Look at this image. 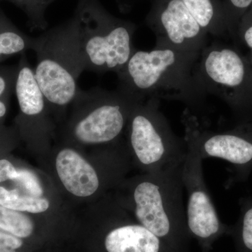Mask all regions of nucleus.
Instances as JSON below:
<instances>
[{
    "mask_svg": "<svg viewBox=\"0 0 252 252\" xmlns=\"http://www.w3.org/2000/svg\"><path fill=\"white\" fill-rule=\"evenodd\" d=\"M235 40L252 51V6L239 23Z\"/></svg>",
    "mask_w": 252,
    "mask_h": 252,
    "instance_id": "21",
    "label": "nucleus"
},
{
    "mask_svg": "<svg viewBox=\"0 0 252 252\" xmlns=\"http://www.w3.org/2000/svg\"><path fill=\"white\" fill-rule=\"evenodd\" d=\"M184 138L187 152L182 167V181L187 193V226L195 238L207 244L221 233L223 225L205 183L203 159L191 137L185 134Z\"/></svg>",
    "mask_w": 252,
    "mask_h": 252,
    "instance_id": "8",
    "label": "nucleus"
},
{
    "mask_svg": "<svg viewBox=\"0 0 252 252\" xmlns=\"http://www.w3.org/2000/svg\"><path fill=\"white\" fill-rule=\"evenodd\" d=\"M160 104L157 98L139 102L127 120L132 153L147 173L182 165L187 155L185 138L175 135Z\"/></svg>",
    "mask_w": 252,
    "mask_h": 252,
    "instance_id": "4",
    "label": "nucleus"
},
{
    "mask_svg": "<svg viewBox=\"0 0 252 252\" xmlns=\"http://www.w3.org/2000/svg\"><path fill=\"white\" fill-rule=\"evenodd\" d=\"M13 136L14 135L11 130L0 126V147H1L2 144H6L11 142L12 141Z\"/></svg>",
    "mask_w": 252,
    "mask_h": 252,
    "instance_id": "25",
    "label": "nucleus"
},
{
    "mask_svg": "<svg viewBox=\"0 0 252 252\" xmlns=\"http://www.w3.org/2000/svg\"><path fill=\"white\" fill-rule=\"evenodd\" d=\"M107 252H165L160 239L140 224L128 223L114 228L104 241Z\"/></svg>",
    "mask_w": 252,
    "mask_h": 252,
    "instance_id": "12",
    "label": "nucleus"
},
{
    "mask_svg": "<svg viewBox=\"0 0 252 252\" xmlns=\"http://www.w3.org/2000/svg\"><path fill=\"white\" fill-rule=\"evenodd\" d=\"M79 49L85 70L117 74L136 49L135 25L95 11L77 21Z\"/></svg>",
    "mask_w": 252,
    "mask_h": 252,
    "instance_id": "6",
    "label": "nucleus"
},
{
    "mask_svg": "<svg viewBox=\"0 0 252 252\" xmlns=\"http://www.w3.org/2000/svg\"><path fill=\"white\" fill-rule=\"evenodd\" d=\"M23 245L21 238L0 229V252H16Z\"/></svg>",
    "mask_w": 252,
    "mask_h": 252,
    "instance_id": "23",
    "label": "nucleus"
},
{
    "mask_svg": "<svg viewBox=\"0 0 252 252\" xmlns=\"http://www.w3.org/2000/svg\"><path fill=\"white\" fill-rule=\"evenodd\" d=\"M182 122L185 134L194 141L202 158L222 159L240 169L252 165V127L241 126L225 132L207 130L187 108L182 114Z\"/></svg>",
    "mask_w": 252,
    "mask_h": 252,
    "instance_id": "10",
    "label": "nucleus"
},
{
    "mask_svg": "<svg viewBox=\"0 0 252 252\" xmlns=\"http://www.w3.org/2000/svg\"><path fill=\"white\" fill-rule=\"evenodd\" d=\"M16 189H21L24 193L32 196L40 198L43 195V189L35 174L26 168H19L17 180L15 182Z\"/></svg>",
    "mask_w": 252,
    "mask_h": 252,
    "instance_id": "19",
    "label": "nucleus"
},
{
    "mask_svg": "<svg viewBox=\"0 0 252 252\" xmlns=\"http://www.w3.org/2000/svg\"><path fill=\"white\" fill-rule=\"evenodd\" d=\"M77 117L71 132L77 142L86 144L109 143L117 140L137 99L117 89H79L73 102Z\"/></svg>",
    "mask_w": 252,
    "mask_h": 252,
    "instance_id": "7",
    "label": "nucleus"
},
{
    "mask_svg": "<svg viewBox=\"0 0 252 252\" xmlns=\"http://www.w3.org/2000/svg\"><path fill=\"white\" fill-rule=\"evenodd\" d=\"M15 4L19 5L23 8L28 14L31 16L32 19V28H37V29H44L46 26L40 20L41 3L40 0H9Z\"/></svg>",
    "mask_w": 252,
    "mask_h": 252,
    "instance_id": "22",
    "label": "nucleus"
},
{
    "mask_svg": "<svg viewBox=\"0 0 252 252\" xmlns=\"http://www.w3.org/2000/svg\"><path fill=\"white\" fill-rule=\"evenodd\" d=\"M32 51L36 55L34 75L48 104L54 108L67 107L77 95L78 80L85 71L77 21L34 38Z\"/></svg>",
    "mask_w": 252,
    "mask_h": 252,
    "instance_id": "3",
    "label": "nucleus"
},
{
    "mask_svg": "<svg viewBox=\"0 0 252 252\" xmlns=\"http://www.w3.org/2000/svg\"><path fill=\"white\" fill-rule=\"evenodd\" d=\"M56 165L63 185L74 195L90 196L99 188L98 176L94 167L73 149L61 150Z\"/></svg>",
    "mask_w": 252,
    "mask_h": 252,
    "instance_id": "11",
    "label": "nucleus"
},
{
    "mask_svg": "<svg viewBox=\"0 0 252 252\" xmlns=\"http://www.w3.org/2000/svg\"><path fill=\"white\" fill-rule=\"evenodd\" d=\"M248 60L249 62H250V66H251V68L252 69V51H251V54H250V56H249Z\"/></svg>",
    "mask_w": 252,
    "mask_h": 252,
    "instance_id": "26",
    "label": "nucleus"
},
{
    "mask_svg": "<svg viewBox=\"0 0 252 252\" xmlns=\"http://www.w3.org/2000/svg\"><path fill=\"white\" fill-rule=\"evenodd\" d=\"M200 27L217 37L230 36L229 26L220 0H182Z\"/></svg>",
    "mask_w": 252,
    "mask_h": 252,
    "instance_id": "13",
    "label": "nucleus"
},
{
    "mask_svg": "<svg viewBox=\"0 0 252 252\" xmlns=\"http://www.w3.org/2000/svg\"><path fill=\"white\" fill-rule=\"evenodd\" d=\"M198 69L207 94L223 99L242 121L252 119V69L247 56L233 46L214 42L202 51Z\"/></svg>",
    "mask_w": 252,
    "mask_h": 252,
    "instance_id": "5",
    "label": "nucleus"
},
{
    "mask_svg": "<svg viewBox=\"0 0 252 252\" xmlns=\"http://www.w3.org/2000/svg\"><path fill=\"white\" fill-rule=\"evenodd\" d=\"M18 64L0 65V126L8 112L10 98L15 91Z\"/></svg>",
    "mask_w": 252,
    "mask_h": 252,
    "instance_id": "17",
    "label": "nucleus"
},
{
    "mask_svg": "<svg viewBox=\"0 0 252 252\" xmlns=\"http://www.w3.org/2000/svg\"><path fill=\"white\" fill-rule=\"evenodd\" d=\"M0 229L20 238L31 236L34 223L27 215L0 205Z\"/></svg>",
    "mask_w": 252,
    "mask_h": 252,
    "instance_id": "16",
    "label": "nucleus"
},
{
    "mask_svg": "<svg viewBox=\"0 0 252 252\" xmlns=\"http://www.w3.org/2000/svg\"><path fill=\"white\" fill-rule=\"evenodd\" d=\"M34 38L20 31L0 9V63L32 50Z\"/></svg>",
    "mask_w": 252,
    "mask_h": 252,
    "instance_id": "14",
    "label": "nucleus"
},
{
    "mask_svg": "<svg viewBox=\"0 0 252 252\" xmlns=\"http://www.w3.org/2000/svg\"><path fill=\"white\" fill-rule=\"evenodd\" d=\"M245 207L240 221V243L245 251L252 252V204Z\"/></svg>",
    "mask_w": 252,
    "mask_h": 252,
    "instance_id": "20",
    "label": "nucleus"
},
{
    "mask_svg": "<svg viewBox=\"0 0 252 252\" xmlns=\"http://www.w3.org/2000/svg\"><path fill=\"white\" fill-rule=\"evenodd\" d=\"M19 168L14 166L13 162L6 158H0V184L7 181L16 182Z\"/></svg>",
    "mask_w": 252,
    "mask_h": 252,
    "instance_id": "24",
    "label": "nucleus"
},
{
    "mask_svg": "<svg viewBox=\"0 0 252 252\" xmlns=\"http://www.w3.org/2000/svg\"><path fill=\"white\" fill-rule=\"evenodd\" d=\"M225 14L229 26L230 36L235 39L237 30L244 15L252 6V0H223Z\"/></svg>",
    "mask_w": 252,
    "mask_h": 252,
    "instance_id": "18",
    "label": "nucleus"
},
{
    "mask_svg": "<svg viewBox=\"0 0 252 252\" xmlns=\"http://www.w3.org/2000/svg\"><path fill=\"white\" fill-rule=\"evenodd\" d=\"M0 205L16 211L36 214L46 211L49 202L24 193L19 189H9L0 186Z\"/></svg>",
    "mask_w": 252,
    "mask_h": 252,
    "instance_id": "15",
    "label": "nucleus"
},
{
    "mask_svg": "<svg viewBox=\"0 0 252 252\" xmlns=\"http://www.w3.org/2000/svg\"><path fill=\"white\" fill-rule=\"evenodd\" d=\"M200 55L168 46L156 45L150 51L135 49L117 74V89L139 102L179 101L195 115L201 114L207 93L198 74Z\"/></svg>",
    "mask_w": 252,
    "mask_h": 252,
    "instance_id": "1",
    "label": "nucleus"
},
{
    "mask_svg": "<svg viewBox=\"0 0 252 252\" xmlns=\"http://www.w3.org/2000/svg\"><path fill=\"white\" fill-rule=\"evenodd\" d=\"M182 167L183 164L147 173L131 189V203L139 223L173 249L180 245L189 230Z\"/></svg>",
    "mask_w": 252,
    "mask_h": 252,
    "instance_id": "2",
    "label": "nucleus"
},
{
    "mask_svg": "<svg viewBox=\"0 0 252 252\" xmlns=\"http://www.w3.org/2000/svg\"><path fill=\"white\" fill-rule=\"evenodd\" d=\"M147 23L155 34L157 46H168L200 54L207 45V33L182 0H153Z\"/></svg>",
    "mask_w": 252,
    "mask_h": 252,
    "instance_id": "9",
    "label": "nucleus"
}]
</instances>
